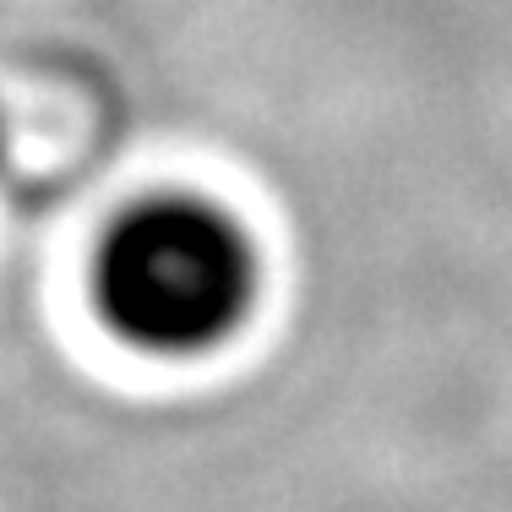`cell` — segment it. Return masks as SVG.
Wrapping results in <instances>:
<instances>
[{"instance_id":"1","label":"cell","mask_w":512,"mask_h":512,"mask_svg":"<svg viewBox=\"0 0 512 512\" xmlns=\"http://www.w3.org/2000/svg\"><path fill=\"white\" fill-rule=\"evenodd\" d=\"M93 300L126 349L202 360L246 333L262 300V256L235 213L202 197H153L104 235Z\"/></svg>"}]
</instances>
